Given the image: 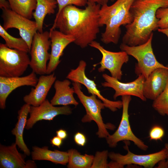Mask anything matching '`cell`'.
Segmentation results:
<instances>
[{"instance_id":"obj_23","label":"cell","mask_w":168,"mask_h":168,"mask_svg":"<svg viewBox=\"0 0 168 168\" xmlns=\"http://www.w3.org/2000/svg\"><path fill=\"white\" fill-rule=\"evenodd\" d=\"M36 1V7L33 13V16L37 24V31L42 33L43 24L45 16L47 14L54 13L58 3L56 0Z\"/></svg>"},{"instance_id":"obj_14","label":"cell","mask_w":168,"mask_h":168,"mask_svg":"<svg viewBox=\"0 0 168 168\" xmlns=\"http://www.w3.org/2000/svg\"><path fill=\"white\" fill-rule=\"evenodd\" d=\"M72 113V109L68 105L55 107L46 99L38 106H30V117L27 120L25 128L28 130L32 128L38 121H51L58 115H68Z\"/></svg>"},{"instance_id":"obj_38","label":"cell","mask_w":168,"mask_h":168,"mask_svg":"<svg viewBox=\"0 0 168 168\" xmlns=\"http://www.w3.org/2000/svg\"><path fill=\"white\" fill-rule=\"evenodd\" d=\"M109 168H123L124 166L116 161H113L108 163Z\"/></svg>"},{"instance_id":"obj_8","label":"cell","mask_w":168,"mask_h":168,"mask_svg":"<svg viewBox=\"0 0 168 168\" xmlns=\"http://www.w3.org/2000/svg\"><path fill=\"white\" fill-rule=\"evenodd\" d=\"M2 9L3 27L6 30L12 28L17 29L21 37L26 42L30 50L33 36L37 31L35 21L21 15L10 8Z\"/></svg>"},{"instance_id":"obj_31","label":"cell","mask_w":168,"mask_h":168,"mask_svg":"<svg viewBox=\"0 0 168 168\" xmlns=\"http://www.w3.org/2000/svg\"><path fill=\"white\" fill-rule=\"evenodd\" d=\"M58 6V12L56 15H58L61 11L66 6L73 5L77 7L86 6L87 0H56Z\"/></svg>"},{"instance_id":"obj_21","label":"cell","mask_w":168,"mask_h":168,"mask_svg":"<svg viewBox=\"0 0 168 168\" xmlns=\"http://www.w3.org/2000/svg\"><path fill=\"white\" fill-rule=\"evenodd\" d=\"M30 106L26 103L18 112V121L15 128L12 131V134L15 137V142L17 146L27 156L30 154V150L24 142L23 134L29 113Z\"/></svg>"},{"instance_id":"obj_15","label":"cell","mask_w":168,"mask_h":168,"mask_svg":"<svg viewBox=\"0 0 168 168\" xmlns=\"http://www.w3.org/2000/svg\"><path fill=\"white\" fill-rule=\"evenodd\" d=\"M49 32L51 51L47 64V75L51 74L56 69L61 62L60 58L64 49L75 41L73 37L65 35L59 30L50 29Z\"/></svg>"},{"instance_id":"obj_29","label":"cell","mask_w":168,"mask_h":168,"mask_svg":"<svg viewBox=\"0 0 168 168\" xmlns=\"http://www.w3.org/2000/svg\"><path fill=\"white\" fill-rule=\"evenodd\" d=\"M109 152L107 150L97 152L94 156L92 165V168H109L107 158Z\"/></svg>"},{"instance_id":"obj_17","label":"cell","mask_w":168,"mask_h":168,"mask_svg":"<svg viewBox=\"0 0 168 168\" xmlns=\"http://www.w3.org/2000/svg\"><path fill=\"white\" fill-rule=\"evenodd\" d=\"M168 81V66L153 70L145 79L143 94L146 99L154 100L164 89Z\"/></svg>"},{"instance_id":"obj_2","label":"cell","mask_w":168,"mask_h":168,"mask_svg":"<svg viewBox=\"0 0 168 168\" xmlns=\"http://www.w3.org/2000/svg\"><path fill=\"white\" fill-rule=\"evenodd\" d=\"M168 7V0H134L130 9L133 20L125 26L122 43L130 46L144 43L153 32L158 29L156 13Z\"/></svg>"},{"instance_id":"obj_7","label":"cell","mask_w":168,"mask_h":168,"mask_svg":"<svg viewBox=\"0 0 168 168\" xmlns=\"http://www.w3.org/2000/svg\"><path fill=\"white\" fill-rule=\"evenodd\" d=\"M49 32L37 31L34 35L30 51L31 56L30 66L36 74H47V63L50 54L48 52L51 45Z\"/></svg>"},{"instance_id":"obj_40","label":"cell","mask_w":168,"mask_h":168,"mask_svg":"<svg viewBox=\"0 0 168 168\" xmlns=\"http://www.w3.org/2000/svg\"><path fill=\"white\" fill-rule=\"evenodd\" d=\"M157 30L159 32L165 35L168 38V28L163 29L158 28Z\"/></svg>"},{"instance_id":"obj_18","label":"cell","mask_w":168,"mask_h":168,"mask_svg":"<svg viewBox=\"0 0 168 168\" xmlns=\"http://www.w3.org/2000/svg\"><path fill=\"white\" fill-rule=\"evenodd\" d=\"M56 80L54 73L40 75L35 88H32L30 92L23 97L24 102L31 106H39L46 100L47 95Z\"/></svg>"},{"instance_id":"obj_10","label":"cell","mask_w":168,"mask_h":168,"mask_svg":"<svg viewBox=\"0 0 168 168\" xmlns=\"http://www.w3.org/2000/svg\"><path fill=\"white\" fill-rule=\"evenodd\" d=\"M89 45L98 49L102 55V59L99 63L100 67L98 69L100 72L108 70L111 76L119 80L123 75L121 70L123 65L129 60L128 55L124 51L114 52L105 49L100 43L94 40Z\"/></svg>"},{"instance_id":"obj_12","label":"cell","mask_w":168,"mask_h":168,"mask_svg":"<svg viewBox=\"0 0 168 168\" xmlns=\"http://www.w3.org/2000/svg\"><path fill=\"white\" fill-rule=\"evenodd\" d=\"M86 66V63L84 61L81 60L76 68L71 70L66 78L73 82H77L84 85L89 93L96 95L105 104V107L109 108L112 111L115 112L118 109L122 108V100H110L101 95L94 81L88 78L86 76L85 70Z\"/></svg>"},{"instance_id":"obj_20","label":"cell","mask_w":168,"mask_h":168,"mask_svg":"<svg viewBox=\"0 0 168 168\" xmlns=\"http://www.w3.org/2000/svg\"><path fill=\"white\" fill-rule=\"evenodd\" d=\"M71 82L68 79L62 81L56 80L54 87L55 93L50 102L53 105H72L77 106L78 103L74 97V89L70 87Z\"/></svg>"},{"instance_id":"obj_35","label":"cell","mask_w":168,"mask_h":168,"mask_svg":"<svg viewBox=\"0 0 168 168\" xmlns=\"http://www.w3.org/2000/svg\"><path fill=\"white\" fill-rule=\"evenodd\" d=\"M57 136L61 138L62 140L66 139L68 137L67 132L64 129H60L56 132Z\"/></svg>"},{"instance_id":"obj_9","label":"cell","mask_w":168,"mask_h":168,"mask_svg":"<svg viewBox=\"0 0 168 168\" xmlns=\"http://www.w3.org/2000/svg\"><path fill=\"white\" fill-rule=\"evenodd\" d=\"M133 1L127 0L121 9L108 21L101 35V40L103 43L118 44L121 33L120 26L129 24L132 21L130 9Z\"/></svg>"},{"instance_id":"obj_6","label":"cell","mask_w":168,"mask_h":168,"mask_svg":"<svg viewBox=\"0 0 168 168\" xmlns=\"http://www.w3.org/2000/svg\"><path fill=\"white\" fill-rule=\"evenodd\" d=\"M121 99L123 110L121 120L115 132L105 138L107 142L110 147L114 148L120 141H131L141 150L146 151L148 148V146L134 135L130 127L128 109L132 99L131 96H123Z\"/></svg>"},{"instance_id":"obj_30","label":"cell","mask_w":168,"mask_h":168,"mask_svg":"<svg viewBox=\"0 0 168 168\" xmlns=\"http://www.w3.org/2000/svg\"><path fill=\"white\" fill-rule=\"evenodd\" d=\"M156 17L158 19V28H168V7L158 9L156 13Z\"/></svg>"},{"instance_id":"obj_26","label":"cell","mask_w":168,"mask_h":168,"mask_svg":"<svg viewBox=\"0 0 168 168\" xmlns=\"http://www.w3.org/2000/svg\"><path fill=\"white\" fill-rule=\"evenodd\" d=\"M127 0H117L113 4L101 6L99 12L100 26L105 25L109 19L122 8Z\"/></svg>"},{"instance_id":"obj_3","label":"cell","mask_w":168,"mask_h":168,"mask_svg":"<svg viewBox=\"0 0 168 168\" xmlns=\"http://www.w3.org/2000/svg\"><path fill=\"white\" fill-rule=\"evenodd\" d=\"M73 88L75 93L77 96L80 102L84 107L86 114L82 119L83 123L95 121L97 125L98 131L96 134L100 138H106L110 134L107 129L112 130L115 128L114 125L104 123L101 115V111L105 107V104L95 95L88 96L85 95L81 90V84L73 82Z\"/></svg>"},{"instance_id":"obj_41","label":"cell","mask_w":168,"mask_h":168,"mask_svg":"<svg viewBox=\"0 0 168 168\" xmlns=\"http://www.w3.org/2000/svg\"><path fill=\"white\" fill-rule=\"evenodd\" d=\"M165 148L166 149L167 153V161L168 163V143H166L165 144Z\"/></svg>"},{"instance_id":"obj_22","label":"cell","mask_w":168,"mask_h":168,"mask_svg":"<svg viewBox=\"0 0 168 168\" xmlns=\"http://www.w3.org/2000/svg\"><path fill=\"white\" fill-rule=\"evenodd\" d=\"M31 155L33 160H46L56 164L66 165L68 161L67 152L57 150L52 151L47 146L32 147Z\"/></svg>"},{"instance_id":"obj_33","label":"cell","mask_w":168,"mask_h":168,"mask_svg":"<svg viewBox=\"0 0 168 168\" xmlns=\"http://www.w3.org/2000/svg\"><path fill=\"white\" fill-rule=\"evenodd\" d=\"M74 139L76 144L80 146H84L86 142V138L85 135L79 132L74 135Z\"/></svg>"},{"instance_id":"obj_25","label":"cell","mask_w":168,"mask_h":168,"mask_svg":"<svg viewBox=\"0 0 168 168\" xmlns=\"http://www.w3.org/2000/svg\"><path fill=\"white\" fill-rule=\"evenodd\" d=\"M7 0L12 10L29 19L32 18L36 7V0Z\"/></svg>"},{"instance_id":"obj_42","label":"cell","mask_w":168,"mask_h":168,"mask_svg":"<svg viewBox=\"0 0 168 168\" xmlns=\"http://www.w3.org/2000/svg\"><path fill=\"white\" fill-rule=\"evenodd\" d=\"M166 115H167L168 116V111H167Z\"/></svg>"},{"instance_id":"obj_36","label":"cell","mask_w":168,"mask_h":168,"mask_svg":"<svg viewBox=\"0 0 168 168\" xmlns=\"http://www.w3.org/2000/svg\"><path fill=\"white\" fill-rule=\"evenodd\" d=\"M114 0H87L88 2L94 3L100 5L101 6L108 4L109 1L113 2Z\"/></svg>"},{"instance_id":"obj_28","label":"cell","mask_w":168,"mask_h":168,"mask_svg":"<svg viewBox=\"0 0 168 168\" xmlns=\"http://www.w3.org/2000/svg\"><path fill=\"white\" fill-rule=\"evenodd\" d=\"M152 106L161 115H166L168 111V81L164 90L153 100Z\"/></svg>"},{"instance_id":"obj_11","label":"cell","mask_w":168,"mask_h":168,"mask_svg":"<svg viewBox=\"0 0 168 168\" xmlns=\"http://www.w3.org/2000/svg\"><path fill=\"white\" fill-rule=\"evenodd\" d=\"M125 149L127 151L125 155L111 152L109 153L108 157L112 161L117 162L123 166L134 164L142 166L145 168H152L160 161L167 158L166 150L165 147L157 152L143 155L132 153L126 144Z\"/></svg>"},{"instance_id":"obj_13","label":"cell","mask_w":168,"mask_h":168,"mask_svg":"<svg viewBox=\"0 0 168 168\" xmlns=\"http://www.w3.org/2000/svg\"><path fill=\"white\" fill-rule=\"evenodd\" d=\"M102 77L105 82L102 83L104 87H110L115 91L113 98L115 100L119 96H134L144 101L147 99L143 94V88L145 78L143 75L138 76L135 80L127 83H124L116 78L106 74H103Z\"/></svg>"},{"instance_id":"obj_1","label":"cell","mask_w":168,"mask_h":168,"mask_svg":"<svg viewBox=\"0 0 168 168\" xmlns=\"http://www.w3.org/2000/svg\"><path fill=\"white\" fill-rule=\"evenodd\" d=\"M101 7L88 2L84 9L73 5L66 6L56 15L50 29H58L63 33L73 37L75 44L86 48L95 40L100 32Z\"/></svg>"},{"instance_id":"obj_32","label":"cell","mask_w":168,"mask_h":168,"mask_svg":"<svg viewBox=\"0 0 168 168\" xmlns=\"http://www.w3.org/2000/svg\"><path fill=\"white\" fill-rule=\"evenodd\" d=\"M165 134V131L161 127L155 125L150 129L149 133V137L150 140H161Z\"/></svg>"},{"instance_id":"obj_24","label":"cell","mask_w":168,"mask_h":168,"mask_svg":"<svg viewBox=\"0 0 168 168\" xmlns=\"http://www.w3.org/2000/svg\"><path fill=\"white\" fill-rule=\"evenodd\" d=\"M68 168H90L94 156L92 155L81 154L75 149H71L68 151Z\"/></svg>"},{"instance_id":"obj_4","label":"cell","mask_w":168,"mask_h":168,"mask_svg":"<svg viewBox=\"0 0 168 168\" xmlns=\"http://www.w3.org/2000/svg\"><path fill=\"white\" fill-rule=\"evenodd\" d=\"M152 34L145 43L135 46H130L121 43L120 48L128 55L135 58L137 61L135 68V72L137 76L143 75L145 79L155 69L160 68H166L156 59L153 52L152 41Z\"/></svg>"},{"instance_id":"obj_27","label":"cell","mask_w":168,"mask_h":168,"mask_svg":"<svg viewBox=\"0 0 168 168\" xmlns=\"http://www.w3.org/2000/svg\"><path fill=\"white\" fill-rule=\"evenodd\" d=\"M0 35L4 40L5 44L8 47L26 52H30L29 46L21 37L17 38L10 35L0 25Z\"/></svg>"},{"instance_id":"obj_34","label":"cell","mask_w":168,"mask_h":168,"mask_svg":"<svg viewBox=\"0 0 168 168\" xmlns=\"http://www.w3.org/2000/svg\"><path fill=\"white\" fill-rule=\"evenodd\" d=\"M50 143L53 146L60 148L63 143V140L57 136L54 137L50 139Z\"/></svg>"},{"instance_id":"obj_16","label":"cell","mask_w":168,"mask_h":168,"mask_svg":"<svg viewBox=\"0 0 168 168\" xmlns=\"http://www.w3.org/2000/svg\"><path fill=\"white\" fill-rule=\"evenodd\" d=\"M36 74L32 72L29 74L24 77H0V108L2 110L5 108L7 97L15 89L25 86L35 87L38 80Z\"/></svg>"},{"instance_id":"obj_39","label":"cell","mask_w":168,"mask_h":168,"mask_svg":"<svg viewBox=\"0 0 168 168\" xmlns=\"http://www.w3.org/2000/svg\"><path fill=\"white\" fill-rule=\"evenodd\" d=\"M157 168H168V163L166 159L162 160L158 163Z\"/></svg>"},{"instance_id":"obj_19","label":"cell","mask_w":168,"mask_h":168,"mask_svg":"<svg viewBox=\"0 0 168 168\" xmlns=\"http://www.w3.org/2000/svg\"><path fill=\"white\" fill-rule=\"evenodd\" d=\"M17 145L13 143L10 146L0 145V167L1 168H31L30 160L25 161L26 155L20 153Z\"/></svg>"},{"instance_id":"obj_37","label":"cell","mask_w":168,"mask_h":168,"mask_svg":"<svg viewBox=\"0 0 168 168\" xmlns=\"http://www.w3.org/2000/svg\"><path fill=\"white\" fill-rule=\"evenodd\" d=\"M0 8L1 9L10 8V5L8 1L7 0H0Z\"/></svg>"},{"instance_id":"obj_5","label":"cell","mask_w":168,"mask_h":168,"mask_svg":"<svg viewBox=\"0 0 168 168\" xmlns=\"http://www.w3.org/2000/svg\"><path fill=\"white\" fill-rule=\"evenodd\" d=\"M26 52L0 44V77H20L30 66V59Z\"/></svg>"}]
</instances>
